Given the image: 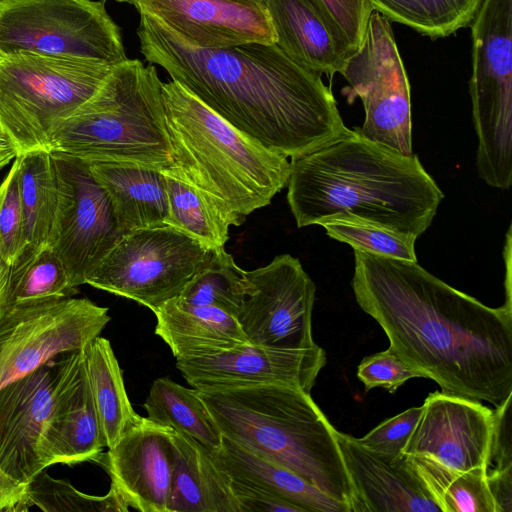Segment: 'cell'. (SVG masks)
Segmentation results:
<instances>
[{"label":"cell","mask_w":512,"mask_h":512,"mask_svg":"<svg viewBox=\"0 0 512 512\" xmlns=\"http://www.w3.org/2000/svg\"><path fill=\"white\" fill-rule=\"evenodd\" d=\"M335 434L355 494L354 512H441L403 454L389 458L351 435Z\"/></svg>","instance_id":"21"},{"label":"cell","mask_w":512,"mask_h":512,"mask_svg":"<svg viewBox=\"0 0 512 512\" xmlns=\"http://www.w3.org/2000/svg\"><path fill=\"white\" fill-rule=\"evenodd\" d=\"M326 234L354 250L369 254L417 262V237L353 217H335L320 224Z\"/></svg>","instance_id":"35"},{"label":"cell","mask_w":512,"mask_h":512,"mask_svg":"<svg viewBox=\"0 0 512 512\" xmlns=\"http://www.w3.org/2000/svg\"><path fill=\"white\" fill-rule=\"evenodd\" d=\"M357 377L364 384L365 391L382 387L389 393H395L407 380L420 375L388 347L363 358L357 367Z\"/></svg>","instance_id":"39"},{"label":"cell","mask_w":512,"mask_h":512,"mask_svg":"<svg viewBox=\"0 0 512 512\" xmlns=\"http://www.w3.org/2000/svg\"><path fill=\"white\" fill-rule=\"evenodd\" d=\"M140 52L213 112L265 148L294 158L346 135L321 74L276 43L201 49L140 14Z\"/></svg>","instance_id":"2"},{"label":"cell","mask_w":512,"mask_h":512,"mask_svg":"<svg viewBox=\"0 0 512 512\" xmlns=\"http://www.w3.org/2000/svg\"><path fill=\"white\" fill-rule=\"evenodd\" d=\"M492 430L493 410L437 391L425 399L402 454L427 490L455 474L488 470Z\"/></svg>","instance_id":"12"},{"label":"cell","mask_w":512,"mask_h":512,"mask_svg":"<svg viewBox=\"0 0 512 512\" xmlns=\"http://www.w3.org/2000/svg\"><path fill=\"white\" fill-rule=\"evenodd\" d=\"M389 22L406 25L432 39L471 25L482 0H368Z\"/></svg>","instance_id":"31"},{"label":"cell","mask_w":512,"mask_h":512,"mask_svg":"<svg viewBox=\"0 0 512 512\" xmlns=\"http://www.w3.org/2000/svg\"><path fill=\"white\" fill-rule=\"evenodd\" d=\"M57 395L42 442L46 468L97 461L105 447L85 369L84 347L57 357Z\"/></svg>","instance_id":"20"},{"label":"cell","mask_w":512,"mask_h":512,"mask_svg":"<svg viewBox=\"0 0 512 512\" xmlns=\"http://www.w3.org/2000/svg\"><path fill=\"white\" fill-rule=\"evenodd\" d=\"M24 222L15 159L0 184V257L12 266L23 246Z\"/></svg>","instance_id":"37"},{"label":"cell","mask_w":512,"mask_h":512,"mask_svg":"<svg viewBox=\"0 0 512 512\" xmlns=\"http://www.w3.org/2000/svg\"><path fill=\"white\" fill-rule=\"evenodd\" d=\"M352 288L389 348L441 392L495 408L512 397L511 304L491 308L417 262L354 250Z\"/></svg>","instance_id":"1"},{"label":"cell","mask_w":512,"mask_h":512,"mask_svg":"<svg viewBox=\"0 0 512 512\" xmlns=\"http://www.w3.org/2000/svg\"><path fill=\"white\" fill-rule=\"evenodd\" d=\"M487 468L445 478L428 488L441 512H496L487 484Z\"/></svg>","instance_id":"36"},{"label":"cell","mask_w":512,"mask_h":512,"mask_svg":"<svg viewBox=\"0 0 512 512\" xmlns=\"http://www.w3.org/2000/svg\"><path fill=\"white\" fill-rule=\"evenodd\" d=\"M214 456L231 480L283 498L304 512H349L292 470L225 437Z\"/></svg>","instance_id":"26"},{"label":"cell","mask_w":512,"mask_h":512,"mask_svg":"<svg viewBox=\"0 0 512 512\" xmlns=\"http://www.w3.org/2000/svg\"><path fill=\"white\" fill-rule=\"evenodd\" d=\"M11 266L0 257V322L9 311Z\"/></svg>","instance_id":"45"},{"label":"cell","mask_w":512,"mask_h":512,"mask_svg":"<svg viewBox=\"0 0 512 512\" xmlns=\"http://www.w3.org/2000/svg\"><path fill=\"white\" fill-rule=\"evenodd\" d=\"M344 32L353 53L361 46L373 9L368 0H322Z\"/></svg>","instance_id":"40"},{"label":"cell","mask_w":512,"mask_h":512,"mask_svg":"<svg viewBox=\"0 0 512 512\" xmlns=\"http://www.w3.org/2000/svg\"><path fill=\"white\" fill-rule=\"evenodd\" d=\"M287 201L299 228L353 217L421 236L443 192L421 164L357 130L291 158Z\"/></svg>","instance_id":"3"},{"label":"cell","mask_w":512,"mask_h":512,"mask_svg":"<svg viewBox=\"0 0 512 512\" xmlns=\"http://www.w3.org/2000/svg\"><path fill=\"white\" fill-rule=\"evenodd\" d=\"M422 406L411 407L402 413L381 422L357 441L365 448L389 458H397L421 414Z\"/></svg>","instance_id":"38"},{"label":"cell","mask_w":512,"mask_h":512,"mask_svg":"<svg viewBox=\"0 0 512 512\" xmlns=\"http://www.w3.org/2000/svg\"><path fill=\"white\" fill-rule=\"evenodd\" d=\"M76 292L61 259L47 245L23 266L11 268L9 310L69 298Z\"/></svg>","instance_id":"33"},{"label":"cell","mask_w":512,"mask_h":512,"mask_svg":"<svg viewBox=\"0 0 512 512\" xmlns=\"http://www.w3.org/2000/svg\"><path fill=\"white\" fill-rule=\"evenodd\" d=\"M489 468L512 467L511 398L493 411V430L489 454Z\"/></svg>","instance_id":"41"},{"label":"cell","mask_w":512,"mask_h":512,"mask_svg":"<svg viewBox=\"0 0 512 512\" xmlns=\"http://www.w3.org/2000/svg\"><path fill=\"white\" fill-rule=\"evenodd\" d=\"M168 197V226L187 234L208 249L224 247L230 220L196 188L162 170Z\"/></svg>","instance_id":"30"},{"label":"cell","mask_w":512,"mask_h":512,"mask_svg":"<svg viewBox=\"0 0 512 512\" xmlns=\"http://www.w3.org/2000/svg\"><path fill=\"white\" fill-rule=\"evenodd\" d=\"M106 0H0V56L28 51L110 65L128 59Z\"/></svg>","instance_id":"9"},{"label":"cell","mask_w":512,"mask_h":512,"mask_svg":"<svg viewBox=\"0 0 512 512\" xmlns=\"http://www.w3.org/2000/svg\"><path fill=\"white\" fill-rule=\"evenodd\" d=\"M240 512H304L300 507L266 491L231 480Z\"/></svg>","instance_id":"42"},{"label":"cell","mask_w":512,"mask_h":512,"mask_svg":"<svg viewBox=\"0 0 512 512\" xmlns=\"http://www.w3.org/2000/svg\"><path fill=\"white\" fill-rule=\"evenodd\" d=\"M28 484L15 481L0 467V512H17L27 496Z\"/></svg>","instance_id":"44"},{"label":"cell","mask_w":512,"mask_h":512,"mask_svg":"<svg viewBox=\"0 0 512 512\" xmlns=\"http://www.w3.org/2000/svg\"><path fill=\"white\" fill-rule=\"evenodd\" d=\"M232 1L259 4V3H264L265 0H232Z\"/></svg>","instance_id":"47"},{"label":"cell","mask_w":512,"mask_h":512,"mask_svg":"<svg viewBox=\"0 0 512 512\" xmlns=\"http://www.w3.org/2000/svg\"><path fill=\"white\" fill-rule=\"evenodd\" d=\"M114 66L28 51L0 56V123L20 154L47 149L62 122L98 91Z\"/></svg>","instance_id":"7"},{"label":"cell","mask_w":512,"mask_h":512,"mask_svg":"<svg viewBox=\"0 0 512 512\" xmlns=\"http://www.w3.org/2000/svg\"><path fill=\"white\" fill-rule=\"evenodd\" d=\"M139 14L155 18L201 49L247 43L274 44L277 36L264 3L232 0H136Z\"/></svg>","instance_id":"18"},{"label":"cell","mask_w":512,"mask_h":512,"mask_svg":"<svg viewBox=\"0 0 512 512\" xmlns=\"http://www.w3.org/2000/svg\"><path fill=\"white\" fill-rule=\"evenodd\" d=\"M487 484L496 512L512 511V467L507 469H488Z\"/></svg>","instance_id":"43"},{"label":"cell","mask_w":512,"mask_h":512,"mask_svg":"<svg viewBox=\"0 0 512 512\" xmlns=\"http://www.w3.org/2000/svg\"><path fill=\"white\" fill-rule=\"evenodd\" d=\"M19 155L17 145L0 123V171Z\"/></svg>","instance_id":"46"},{"label":"cell","mask_w":512,"mask_h":512,"mask_svg":"<svg viewBox=\"0 0 512 512\" xmlns=\"http://www.w3.org/2000/svg\"><path fill=\"white\" fill-rule=\"evenodd\" d=\"M36 506L42 511L127 512L129 505L111 484L104 496L87 495L71 485L67 479H55L44 471L29 483L20 511Z\"/></svg>","instance_id":"34"},{"label":"cell","mask_w":512,"mask_h":512,"mask_svg":"<svg viewBox=\"0 0 512 512\" xmlns=\"http://www.w3.org/2000/svg\"><path fill=\"white\" fill-rule=\"evenodd\" d=\"M315 291L299 259L290 254L245 271L244 299L236 319L248 342L276 349L316 346L312 336Z\"/></svg>","instance_id":"15"},{"label":"cell","mask_w":512,"mask_h":512,"mask_svg":"<svg viewBox=\"0 0 512 512\" xmlns=\"http://www.w3.org/2000/svg\"><path fill=\"white\" fill-rule=\"evenodd\" d=\"M174 467L167 512H240L231 479L212 452L173 431Z\"/></svg>","instance_id":"24"},{"label":"cell","mask_w":512,"mask_h":512,"mask_svg":"<svg viewBox=\"0 0 512 512\" xmlns=\"http://www.w3.org/2000/svg\"><path fill=\"white\" fill-rule=\"evenodd\" d=\"M143 406L151 421L184 433L213 454L220 449L222 435L196 389L161 377L151 385Z\"/></svg>","instance_id":"29"},{"label":"cell","mask_w":512,"mask_h":512,"mask_svg":"<svg viewBox=\"0 0 512 512\" xmlns=\"http://www.w3.org/2000/svg\"><path fill=\"white\" fill-rule=\"evenodd\" d=\"M109 321L108 308L87 298L10 309L0 322V389L61 354L82 349Z\"/></svg>","instance_id":"13"},{"label":"cell","mask_w":512,"mask_h":512,"mask_svg":"<svg viewBox=\"0 0 512 512\" xmlns=\"http://www.w3.org/2000/svg\"><path fill=\"white\" fill-rule=\"evenodd\" d=\"M16 160L24 233L12 269L23 266L48 245L58 207V176L52 153L36 149L20 154Z\"/></svg>","instance_id":"27"},{"label":"cell","mask_w":512,"mask_h":512,"mask_svg":"<svg viewBox=\"0 0 512 512\" xmlns=\"http://www.w3.org/2000/svg\"><path fill=\"white\" fill-rule=\"evenodd\" d=\"M57 357L0 389V467L19 483L46 469L42 442L56 404Z\"/></svg>","instance_id":"17"},{"label":"cell","mask_w":512,"mask_h":512,"mask_svg":"<svg viewBox=\"0 0 512 512\" xmlns=\"http://www.w3.org/2000/svg\"><path fill=\"white\" fill-rule=\"evenodd\" d=\"M174 429L141 417L97 459L129 506L167 512L174 467Z\"/></svg>","instance_id":"19"},{"label":"cell","mask_w":512,"mask_h":512,"mask_svg":"<svg viewBox=\"0 0 512 512\" xmlns=\"http://www.w3.org/2000/svg\"><path fill=\"white\" fill-rule=\"evenodd\" d=\"M152 312L155 334L176 359L214 355L249 343L236 317L216 307L174 298Z\"/></svg>","instance_id":"23"},{"label":"cell","mask_w":512,"mask_h":512,"mask_svg":"<svg viewBox=\"0 0 512 512\" xmlns=\"http://www.w3.org/2000/svg\"><path fill=\"white\" fill-rule=\"evenodd\" d=\"M154 64L127 59L52 136L48 150L89 162L134 163L163 170L170 144Z\"/></svg>","instance_id":"6"},{"label":"cell","mask_w":512,"mask_h":512,"mask_svg":"<svg viewBox=\"0 0 512 512\" xmlns=\"http://www.w3.org/2000/svg\"><path fill=\"white\" fill-rule=\"evenodd\" d=\"M58 176V207L48 245L56 252L74 288L109 253L123 233L112 202L94 177L89 161L52 153Z\"/></svg>","instance_id":"14"},{"label":"cell","mask_w":512,"mask_h":512,"mask_svg":"<svg viewBox=\"0 0 512 512\" xmlns=\"http://www.w3.org/2000/svg\"><path fill=\"white\" fill-rule=\"evenodd\" d=\"M107 192L124 234L168 225V197L162 170L134 163L89 162Z\"/></svg>","instance_id":"25"},{"label":"cell","mask_w":512,"mask_h":512,"mask_svg":"<svg viewBox=\"0 0 512 512\" xmlns=\"http://www.w3.org/2000/svg\"><path fill=\"white\" fill-rule=\"evenodd\" d=\"M208 250L168 225L133 230L122 235L85 284L153 310L181 294Z\"/></svg>","instance_id":"10"},{"label":"cell","mask_w":512,"mask_h":512,"mask_svg":"<svg viewBox=\"0 0 512 512\" xmlns=\"http://www.w3.org/2000/svg\"><path fill=\"white\" fill-rule=\"evenodd\" d=\"M470 26L477 171L489 186L507 190L512 184V0H482Z\"/></svg>","instance_id":"8"},{"label":"cell","mask_w":512,"mask_h":512,"mask_svg":"<svg viewBox=\"0 0 512 512\" xmlns=\"http://www.w3.org/2000/svg\"><path fill=\"white\" fill-rule=\"evenodd\" d=\"M173 174L231 222L270 204L287 186L290 162L246 136L174 80L162 82Z\"/></svg>","instance_id":"4"},{"label":"cell","mask_w":512,"mask_h":512,"mask_svg":"<svg viewBox=\"0 0 512 512\" xmlns=\"http://www.w3.org/2000/svg\"><path fill=\"white\" fill-rule=\"evenodd\" d=\"M245 271L224 247L209 249L178 300L219 308L237 317L244 299Z\"/></svg>","instance_id":"32"},{"label":"cell","mask_w":512,"mask_h":512,"mask_svg":"<svg viewBox=\"0 0 512 512\" xmlns=\"http://www.w3.org/2000/svg\"><path fill=\"white\" fill-rule=\"evenodd\" d=\"M198 393L222 437L285 466L354 512L336 429L310 393L279 384Z\"/></svg>","instance_id":"5"},{"label":"cell","mask_w":512,"mask_h":512,"mask_svg":"<svg viewBox=\"0 0 512 512\" xmlns=\"http://www.w3.org/2000/svg\"><path fill=\"white\" fill-rule=\"evenodd\" d=\"M85 369L105 447H113L141 416L127 396L110 341L100 335L84 347Z\"/></svg>","instance_id":"28"},{"label":"cell","mask_w":512,"mask_h":512,"mask_svg":"<svg viewBox=\"0 0 512 512\" xmlns=\"http://www.w3.org/2000/svg\"><path fill=\"white\" fill-rule=\"evenodd\" d=\"M119 3H128V4H135L136 0H113Z\"/></svg>","instance_id":"48"},{"label":"cell","mask_w":512,"mask_h":512,"mask_svg":"<svg viewBox=\"0 0 512 512\" xmlns=\"http://www.w3.org/2000/svg\"><path fill=\"white\" fill-rule=\"evenodd\" d=\"M326 364L318 345L276 349L245 344L214 355L176 359V367L198 391L264 384L288 385L310 393Z\"/></svg>","instance_id":"16"},{"label":"cell","mask_w":512,"mask_h":512,"mask_svg":"<svg viewBox=\"0 0 512 512\" xmlns=\"http://www.w3.org/2000/svg\"><path fill=\"white\" fill-rule=\"evenodd\" d=\"M340 73L349 84V103L356 97L363 103L361 135L413 154L410 84L390 22L378 12L371 13L361 46Z\"/></svg>","instance_id":"11"},{"label":"cell","mask_w":512,"mask_h":512,"mask_svg":"<svg viewBox=\"0 0 512 512\" xmlns=\"http://www.w3.org/2000/svg\"><path fill=\"white\" fill-rule=\"evenodd\" d=\"M276 45L301 65L332 80L353 54L322 0H265Z\"/></svg>","instance_id":"22"}]
</instances>
